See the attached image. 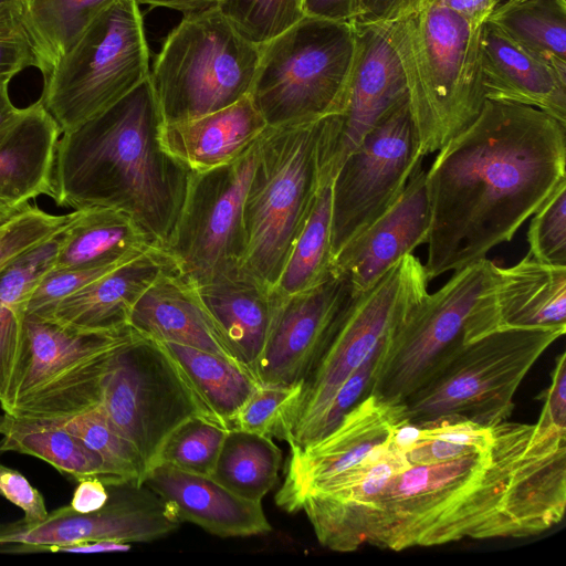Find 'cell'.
<instances>
[{"instance_id":"1","label":"cell","mask_w":566,"mask_h":566,"mask_svg":"<svg viewBox=\"0 0 566 566\" xmlns=\"http://www.w3.org/2000/svg\"><path fill=\"white\" fill-rule=\"evenodd\" d=\"M566 181V125L543 111L486 99L426 171L429 281L509 242Z\"/></svg>"},{"instance_id":"2","label":"cell","mask_w":566,"mask_h":566,"mask_svg":"<svg viewBox=\"0 0 566 566\" xmlns=\"http://www.w3.org/2000/svg\"><path fill=\"white\" fill-rule=\"evenodd\" d=\"M534 431V424L503 421L493 426L486 451L397 472L366 512L364 544L402 551L526 537L542 506Z\"/></svg>"},{"instance_id":"3","label":"cell","mask_w":566,"mask_h":566,"mask_svg":"<svg viewBox=\"0 0 566 566\" xmlns=\"http://www.w3.org/2000/svg\"><path fill=\"white\" fill-rule=\"evenodd\" d=\"M161 123L148 77L103 113L62 133L54 167L55 203L74 210L124 211L165 249L190 171L160 148Z\"/></svg>"},{"instance_id":"4","label":"cell","mask_w":566,"mask_h":566,"mask_svg":"<svg viewBox=\"0 0 566 566\" xmlns=\"http://www.w3.org/2000/svg\"><path fill=\"white\" fill-rule=\"evenodd\" d=\"M379 24L400 62L424 157L465 129L486 101L479 62L481 25L432 0Z\"/></svg>"},{"instance_id":"5","label":"cell","mask_w":566,"mask_h":566,"mask_svg":"<svg viewBox=\"0 0 566 566\" xmlns=\"http://www.w3.org/2000/svg\"><path fill=\"white\" fill-rule=\"evenodd\" d=\"M321 120L268 126L258 140L243 207L239 268L272 287L321 189Z\"/></svg>"},{"instance_id":"6","label":"cell","mask_w":566,"mask_h":566,"mask_svg":"<svg viewBox=\"0 0 566 566\" xmlns=\"http://www.w3.org/2000/svg\"><path fill=\"white\" fill-rule=\"evenodd\" d=\"M139 336L130 326L83 329L25 315L21 350L0 399L2 411L65 419L98 406L115 355Z\"/></svg>"},{"instance_id":"7","label":"cell","mask_w":566,"mask_h":566,"mask_svg":"<svg viewBox=\"0 0 566 566\" xmlns=\"http://www.w3.org/2000/svg\"><path fill=\"white\" fill-rule=\"evenodd\" d=\"M356 53L350 21L305 15L260 46L249 96L268 126L339 114Z\"/></svg>"},{"instance_id":"8","label":"cell","mask_w":566,"mask_h":566,"mask_svg":"<svg viewBox=\"0 0 566 566\" xmlns=\"http://www.w3.org/2000/svg\"><path fill=\"white\" fill-rule=\"evenodd\" d=\"M565 332L506 328L460 345L402 401L408 422L451 416L483 427L506 421L523 379Z\"/></svg>"},{"instance_id":"9","label":"cell","mask_w":566,"mask_h":566,"mask_svg":"<svg viewBox=\"0 0 566 566\" xmlns=\"http://www.w3.org/2000/svg\"><path fill=\"white\" fill-rule=\"evenodd\" d=\"M260 46L245 40L218 7L184 14L150 71L164 123L224 108L249 95Z\"/></svg>"},{"instance_id":"10","label":"cell","mask_w":566,"mask_h":566,"mask_svg":"<svg viewBox=\"0 0 566 566\" xmlns=\"http://www.w3.org/2000/svg\"><path fill=\"white\" fill-rule=\"evenodd\" d=\"M426 269L412 253L370 289L353 294L318 361L284 418L282 439L305 446L343 382L429 293Z\"/></svg>"},{"instance_id":"11","label":"cell","mask_w":566,"mask_h":566,"mask_svg":"<svg viewBox=\"0 0 566 566\" xmlns=\"http://www.w3.org/2000/svg\"><path fill=\"white\" fill-rule=\"evenodd\" d=\"M149 75L139 4L115 0L43 77L39 99L64 133L113 106Z\"/></svg>"},{"instance_id":"12","label":"cell","mask_w":566,"mask_h":566,"mask_svg":"<svg viewBox=\"0 0 566 566\" xmlns=\"http://www.w3.org/2000/svg\"><path fill=\"white\" fill-rule=\"evenodd\" d=\"M101 405L138 450L146 471L168 436L187 419L199 416L219 422L163 346L144 336L115 355Z\"/></svg>"},{"instance_id":"13","label":"cell","mask_w":566,"mask_h":566,"mask_svg":"<svg viewBox=\"0 0 566 566\" xmlns=\"http://www.w3.org/2000/svg\"><path fill=\"white\" fill-rule=\"evenodd\" d=\"M495 266L486 258L479 260L427 294L385 342L369 394L403 401L463 344L468 319L493 283Z\"/></svg>"},{"instance_id":"14","label":"cell","mask_w":566,"mask_h":566,"mask_svg":"<svg viewBox=\"0 0 566 566\" xmlns=\"http://www.w3.org/2000/svg\"><path fill=\"white\" fill-rule=\"evenodd\" d=\"M408 96L365 135L332 181V253L384 214L422 163Z\"/></svg>"},{"instance_id":"15","label":"cell","mask_w":566,"mask_h":566,"mask_svg":"<svg viewBox=\"0 0 566 566\" xmlns=\"http://www.w3.org/2000/svg\"><path fill=\"white\" fill-rule=\"evenodd\" d=\"M256 157L258 142L228 165L189 174L165 250L196 286L239 266L244 249L243 207Z\"/></svg>"},{"instance_id":"16","label":"cell","mask_w":566,"mask_h":566,"mask_svg":"<svg viewBox=\"0 0 566 566\" xmlns=\"http://www.w3.org/2000/svg\"><path fill=\"white\" fill-rule=\"evenodd\" d=\"M107 489V502L94 512L80 513L69 504L33 525L20 520L0 524V548L30 553L84 542L145 543L179 527L181 521L174 510L147 486L120 484Z\"/></svg>"},{"instance_id":"17","label":"cell","mask_w":566,"mask_h":566,"mask_svg":"<svg viewBox=\"0 0 566 566\" xmlns=\"http://www.w3.org/2000/svg\"><path fill=\"white\" fill-rule=\"evenodd\" d=\"M353 24L357 53L345 105L339 114L321 120V187L333 181L365 135L407 96L400 62L384 28L380 24Z\"/></svg>"},{"instance_id":"18","label":"cell","mask_w":566,"mask_h":566,"mask_svg":"<svg viewBox=\"0 0 566 566\" xmlns=\"http://www.w3.org/2000/svg\"><path fill=\"white\" fill-rule=\"evenodd\" d=\"M407 422L402 401L368 394L327 434L305 446L290 447L276 505L289 513L301 511L313 488L364 461Z\"/></svg>"},{"instance_id":"19","label":"cell","mask_w":566,"mask_h":566,"mask_svg":"<svg viewBox=\"0 0 566 566\" xmlns=\"http://www.w3.org/2000/svg\"><path fill=\"white\" fill-rule=\"evenodd\" d=\"M352 295L346 275L333 271L319 284L283 296L252 369L260 384L304 381L327 346Z\"/></svg>"},{"instance_id":"20","label":"cell","mask_w":566,"mask_h":566,"mask_svg":"<svg viewBox=\"0 0 566 566\" xmlns=\"http://www.w3.org/2000/svg\"><path fill=\"white\" fill-rule=\"evenodd\" d=\"M506 328L566 329V266L528 254L512 266H495L493 283L468 319L463 344Z\"/></svg>"},{"instance_id":"21","label":"cell","mask_w":566,"mask_h":566,"mask_svg":"<svg viewBox=\"0 0 566 566\" xmlns=\"http://www.w3.org/2000/svg\"><path fill=\"white\" fill-rule=\"evenodd\" d=\"M410 463L405 448L394 438L353 468L313 488L304 497V511L325 548L348 553L364 545L366 512L388 480Z\"/></svg>"},{"instance_id":"22","label":"cell","mask_w":566,"mask_h":566,"mask_svg":"<svg viewBox=\"0 0 566 566\" xmlns=\"http://www.w3.org/2000/svg\"><path fill=\"white\" fill-rule=\"evenodd\" d=\"M430 222L426 171L420 164L396 202L337 253L332 270L346 275L353 294L365 292L400 259L427 243Z\"/></svg>"},{"instance_id":"23","label":"cell","mask_w":566,"mask_h":566,"mask_svg":"<svg viewBox=\"0 0 566 566\" xmlns=\"http://www.w3.org/2000/svg\"><path fill=\"white\" fill-rule=\"evenodd\" d=\"M179 517L220 537L266 534L271 525L261 502L239 496L212 476L167 463L150 465L143 479Z\"/></svg>"},{"instance_id":"24","label":"cell","mask_w":566,"mask_h":566,"mask_svg":"<svg viewBox=\"0 0 566 566\" xmlns=\"http://www.w3.org/2000/svg\"><path fill=\"white\" fill-rule=\"evenodd\" d=\"M479 62L486 99L532 106L566 125V75L488 20L480 27Z\"/></svg>"},{"instance_id":"25","label":"cell","mask_w":566,"mask_h":566,"mask_svg":"<svg viewBox=\"0 0 566 566\" xmlns=\"http://www.w3.org/2000/svg\"><path fill=\"white\" fill-rule=\"evenodd\" d=\"M61 134L40 99L0 127V207L19 210L39 196L53 198Z\"/></svg>"},{"instance_id":"26","label":"cell","mask_w":566,"mask_h":566,"mask_svg":"<svg viewBox=\"0 0 566 566\" xmlns=\"http://www.w3.org/2000/svg\"><path fill=\"white\" fill-rule=\"evenodd\" d=\"M268 128L250 96L197 118L161 123L160 148L188 171L200 174L245 154Z\"/></svg>"},{"instance_id":"27","label":"cell","mask_w":566,"mask_h":566,"mask_svg":"<svg viewBox=\"0 0 566 566\" xmlns=\"http://www.w3.org/2000/svg\"><path fill=\"white\" fill-rule=\"evenodd\" d=\"M128 325L156 342L190 346L237 360L196 285L174 263L164 269L137 300Z\"/></svg>"},{"instance_id":"28","label":"cell","mask_w":566,"mask_h":566,"mask_svg":"<svg viewBox=\"0 0 566 566\" xmlns=\"http://www.w3.org/2000/svg\"><path fill=\"white\" fill-rule=\"evenodd\" d=\"M196 287L235 359L252 370L283 296L239 266Z\"/></svg>"},{"instance_id":"29","label":"cell","mask_w":566,"mask_h":566,"mask_svg":"<svg viewBox=\"0 0 566 566\" xmlns=\"http://www.w3.org/2000/svg\"><path fill=\"white\" fill-rule=\"evenodd\" d=\"M172 263L164 248L145 252L63 298L40 317L83 329L129 326L128 318L137 300Z\"/></svg>"},{"instance_id":"30","label":"cell","mask_w":566,"mask_h":566,"mask_svg":"<svg viewBox=\"0 0 566 566\" xmlns=\"http://www.w3.org/2000/svg\"><path fill=\"white\" fill-rule=\"evenodd\" d=\"M63 233L53 270L133 260L163 245L128 213L114 208L74 210Z\"/></svg>"},{"instance_id":"31","label":"cell","mask_w":566,"mask_h":566,"mask_svg":"<svg viewBox=\"0 0 566 566\" xmlns=\"http://www.w3.org/2000/svg\"><path fill=\"white\" fill-rule=\"evenodd\" d=\"M0 451L41 459L75 481L98 479L106 486L125 484L108 464L57 420L0 415Z\"/></svg>"},{"instance_id":"32","label":"cell","mask_w":566,"mask_h":566,"mask_svg":"<svg viewBox=\"0 0 566 566\" xmlns=\"http://www.w3.org/2000/svg\"><path fill=\"white\" fill-rule=\"evenodd\" d=\"M158 343L212 416L232 429L235 417L261 386L252 370L214 353L175 343Z\"/></svg>"},{"instance_id":"33","label":"cell","mask_w":566,"mask_h":566,"mask_svg":"<svg viewBox=\"0 0 566 566\" xmlns=\"http://www.w3.org/2000/svg\"><path fill=\"white\" fill-rule=\"evenodd\" d=\"M115 0H22L21 19L43 77Z\"/></svg>"},{"instance_id":"34","label":"cell","mask_w":566,"mask_h":566,"mask_svg":"<svg viewBox=\"0 0 566 566\" xmlns=\"http://www.w3.org/2000/svg\"><path fill=\"white\" fill-rule=\"evenodd\" d=\"M486 20L566 75V0H504Z\"/></svg>"},{"instance_id":"35","label":"cell","mask_w":566,"mask_h":566,"mask_svg":"<svg viewBox=\"0 0 566 566\" xmlns=\"http://www.w3.org/2000/svg\"><path fill=\"white\" fill-rule=\"evenodd\" d=\"M282 465V451L266 436L230 429L210 474L228 490L261 502L273 489Z\"/></svg>"},{"instance_id":"36","label":"cell","mask_w":566,"mask_h":566,"mask_svg":"<svg viewBox=\"0 0 566 566\" xmlns=\"http://www.w3.org/2000/svg\"><path fill=\"white\" fill-rule=\"evenodd\" d=\"M331 237L332 182L321 187L311 214L274 286L282 296L311 289L331 275Z\"/></svg>"},{"instance_id":"37","label":"cell","mask_w":566,"mask_h":566,"mask_svg":"<svg viewBox=\"0 0 566 566\" xmlns=\"http://www.w3.org/2000/svg\"><path fill=\"white\" fill-rule=\"evenodd\" d=\"M416 426L417 434L405 449L410 464L448 461L486 451L493 444V427H483L461 417H444Z\"/></svg>"},{"instance_id":"38","label":"cell","mask_w":566,"mask_h":566,"mask_svg":"<svg viewBox=\"0 0 566 566\" xmlns=\"http://www.w3.org/2000/svg\"><path fill=\"white\" fill-rule=\"evenodd\" d=\"M53 420L96 452L125 484L142 485L145 462L135 446L112 423L101 403L74 417Z\"/></svg>"},{"instance_id":"39","label":"cell","mask_w":566,"mask_h":566,"mask_svg":"<svg viewBox=\"0 0 566 566\" xmlns=\"http://www.w3.org/2000/svg\"><path fill=\"white\" fill-rule=\"evenodd\" d=\"M229 430L212 419L191 417L168 436L153 464L210 475Z\"/></svg>"},{"instance_id":"40","label":"cell","mask_w":566,"mask_h":566,"mask_svg":"<svg viewBox=\"0 0 566 566\" xmlns=\"http://www.w3.org/2000/svg\"><path fill=\"white\" fill-rule=\"evenodd\" d=\"M217 7L245 40L258 46L305 17L304 0H222Z\"/></svg>"},{"instance_id":"41","label":"cell","mask_w":566,"mask_h":566,"mask_svg":"<svg viewBox=\"0 0 566 566\" xmlns=\"http://www.w3.org/2000/svg\"><path fill=\"white\" fill-rule=\"evenodd\" d=\"M527 243V254L534 260L566 266V181L533 214Z\"/></svg>"},{"instance_id":"42","label":"cell","mask_w":566,"mask_h":566,"mask_svg":"<svg viewBox=\"0 0 566 566\" xmlns=\"http://www.w3.org/2000/svg\"><path fill=\"white\" fill-rule=\"evenodd\" d=\"M302 384L261 385L235 417L232 429L281 440L284 418L300 396Z\"/></svg>"},{"instance_id":"43","label":"cell","mask_w":566,"mask_h":566,"mask_svg":"<svg viewBox=\"0 0 566 566\" xmlns=\"http://www.w3.org/2000/svg\"><path fill=\"white\" fill-rule=\"evenodd\" d=\"M386 340L380 343L338 388L317 423L311 442L318 440L332 431L344 415L369 394L378 358Z\"/></svg>"},{"instance_id":"44","label":"cell","mask_w":566,"mask_h":566,"mask_svg":"<svg viewBox=\"0 0 566 566\" xmlns=\"http://www.w3.org/2000/svg\"><path fill=\"white\" fill-rule=\"evenodd\" d=\"M29 66L36 67V57L21 14L0 21V83Z\"/></svg>"},{"instance_id":"45","label":"cell","mask_w":566,"mask_h":566,"mask_svg":"<svg viewBox=\"0 0 566 566\" xmlns=\"http://www.w3.org/2000/svg\"><path fill=\"white\" fill-rule=\"evenodd\" d=\"M0 496L23 512L25 525L42 522L49 514L43 495L19 471L0 463Z\"/></svg>"},{"instance_id":"46","label":"cell","mask_w":566,"mask_h":566,"mask_svg":"<svg viewBox=\"0 0 566 566\" xmlns=\"http://www.w3.org/2000/svg\"><path fill=\"white\" fill-rule=\"evenodd\" d=\"M423 0H357L354 18L357 24H379L396 20L415 10Z\"/></svg>"},{"instance_id":"47","label":"cell","mask_w":566,"mask_h":566,"mask_svg":"<svg viewBox=\"0 0 566 566\" xmlns=\"http://www.w3.org/2000/svg\"><path fill=\"white\" fill-rule=\"evenodd\" d=\"M541 416L566 428V353H562L556 359Z\"/></svg>"},{"instance_id":"48","label":"cell","mask_w":566,"mask_h":566,"mask_svg":"<svg viewBox=\"0 0 566 566\" xmlns=\"http://www.w3.org/2000/svg\"><path fill=\"white\" fill-rule=\"evenodd\" d=\"M109 496L107 486L98 479L78 481L70 505L80 513H90L105 505Z\"/></svg>"},{"instance_id":"49","label":"cell","mask_w":566,"mask_h":566,"mask_svg":"<svg viewBox=\"0 0 566 566\" xmlns=\"http://www.w3.org/2000/svg\"><path fill=\"white\" fill-rule=\"evenodd\" d=\"M357 0H304L305 15L352 21Z\"/></svg>"},{"instance_id":"50","label":"cell","mask_w":566,"mask_h":566,"mask_svg":"<svg viewBox=\"0 0 566 566\" xmlns=\"http://www.w3.org/2000/svg\"><path fill=\"white\" fill-rule=\"evenodd\" d=\"M424 1V0H423ZM422 1V2H423ZM460 14L470 22L481 25L496 7L493 0H432Z\"/></svg>"},{"instance_id":"51","label":"cell","mask_w":566,"mask_h":566,"mask_svg":"<svg viewBox=\"0 0 566 566\" xmlns=\"http://www.w3.org/2000/svg\"><path fill=\"white\" fill-rule=\"evenodd\" d=\"M138 4L164 7L184 14L217 7L222 0H136Z\"/></svg>"},{"instance_id":"52","label":"cell","mask_w":566,"mask_h":566,"mask_svg":"<svg viewBox=\"0 0 566 566\" xmlns=\"http://www.w3.org/2000/svg\"><path fill=\"white\" fill-rule=\"evenodd\" d=\"M8 82L0 83V127L10 120L18 112L9 96Z\"/></svg>"},{"instance_id":"53","label":"cell","mask_w":566,"mask_h":566,"mask_svg":"<svg viewBox=\"0 0 566 566\" xmlns=\"http://www.w3.org/2000/svg\"><path fill=\"white\" fill-rule=\"evenodd\" d=\"M22 0H0V21L21 14Z\"/></svg>"},{"instance_id":"54","label":"cell","mask_w":566,"mask_h":566,"mask_svg":"<svg viewBox=\"0 0 566 566\" xmlns=\"http://www.w3.org/2000/svg\"><path fill=\"white\" fill-rule=\"evenodd\" d=\"M21 209H9L4 207H0V227L8 222L15 213H18Z\"/></svg>"},{"instance_id":"55","label":"cell","mask_w":566,"mask_h":566,"mask_svg":"<svg viewBox=\"0 0 566 566\" xmlns=\"http://www.w3.org/2000/svg\"><path fill=\"white\" fill-rule=\"evenodd\" d=\"M495 6L500 4L501 2H503L504 0H493Z\"/></svg>"}]
</instances>
